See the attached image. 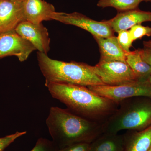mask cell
<instances>
[{"label": "cell", "mask_w": 151, "mask_h": 151, "mask_svg": "<svg viewBox=\"0 0 151 151\" xmlns=\"http://www.w3.org/2000/svg\"><path fill=\"white\" fill-rule=\"evenodd\" d=\"M145 48L149 49L151 50V40L148 41H145L143 42Z\"/></svg>", "instance_id": "24"}, {"label": "cell", "mask_w": 151, "mask_h": 151, "mask_svg": "<svg viewBox=\"0 0 151 151\" xmlns=\"http://www.w3.org/2000/svg\"><path fill=\"white\" fill-rule=\"evenodd\" d=\"M25 21L22 3L0 0V34L14 30Z\"/></svg>", "instance_id": "10"}, {"label": "cell", "mask_w": 151, "mask_h": 151, "mask_svg": "<svg viewBox=\"0 0 151 151\" xmlns=\"http://www.w3.org/2000/svg\"><path fill=\"white\" fill-rule=\"evenodd\" d=\"M52 20L80 28L90 33L94 37L107 38L114 36V32L105 21H97L77 12L71 13L56 12Z\"/></svg>", "instance_id": "7"}, {"label": "cell", "mask_w": 151, "mask_h": 151, "mask_svg": "<svg viewBox=\"0 0 151 151\" xmlns=\"http://www.w3.org/2000/svg\"><path fill=\"white\" fill-rule=\"evenodd\" d=\"M133 41L141 39L145 36H151V27L144 26L141 24L136 25L131 28L130 30Z\"/></svg>", "instance_id": "19"}, {"label": "cell", "mask_w": 151, "mask_h": 151, "mask_svg": "<svg viewBox=\"0 0 151 151\" xmlns=\"http://www.w3.org/2000/svg\"><path fill=\"white\" fill-rule=\"evenodd\" d=\"M58 149L52 141L45 138H40L31 151H57Z\"/></svg>", "instance_id": "20"}, {"label": "cell", "mask_w": 151, "mask_h": 151, "mask_svg": "<svg viewBox=\"0 0 151 151\" xmlns=\"http://www.w3.org/2000/svg\"><path fill=\"white\" fill-rule=\"evenodd\" d=\"M143 1H145L146 2H151V0H143Z\"/></svg>", "instance_id": "27"}, {"label": "cell", "mask_w": 151, "mask_h": 151, "mask_svg": "<svg viewBox=\"0 0 151 151\" xmlns=\"http://www.w3.org/2000/svg\"><path fill=\"white\" fill-rule=\"evenodd\" d=\"M46 123L52 142L59 149L77 143L90 144L103 133V124L57 107L50 108Z\"/></svg>", "instance_id": "2"}, {"label": "cell", "mask_w": 151, "mask_h": 151, "mask_svg": "<svg viewBox=\"0 0 151 151\" xmlns=\"http://www.w3.org/2000/svg\"><path fill=\"white\" fill-rule=\"evenodd\" d=\"M141 55L144 61L151 66V50L149 49H141Z\"/></svg>", "instance_id": "23"}, {"label": "cell", "mask_w": 151, "mask_h": 151, "mask_svg": "<svg viewBox=\"0 0 151 151\" xmlns=\"http://www.w3.org/2000/svg\"><path fill=\"white\" fill-rule=\"evenodd\" d=\"M135 97L122 100L115 113L103 124V133L123 130L140 131L151 126V99Z\"/></svg>", "instance_id": "4"}, {"label": "cell", "mask_w": 151, "mask_h": 151, "mask_svg": "<svg viewBox=\"0 0 151 151\" xmlns=\"http://www.w3.org/2000/svg\"><path fill=\"white\" fill-rule=\"evenodd\" d=\"M36 49L32 44L14 30L0 34V59L15 56L21 62L27 59Z\"/></svg>", "instance_id": "8"}, {"label": "cell", "mask_w": 151, "mask_h": 151, "mask_svg": "<svg viewBox=\"0 0 151 151\" xmlns=\"http://www.w3.org/2000/svg\"><path fill=\"white\" fill-rule=\"evenodd\" d=\"M88 88L100 96L119 103L122 100L135 97L151 99V84L148 79H137L115 86L97 85Z\"/></svg>", "instance_id": "5"}, {"label": "cell", "mask_w": 151, "mask_h": 151, "mask_svg": "<svg viewBox=\"0 0 151 151\" xmlns=\"http://www.w3.org/2000/svg\"><path fill=\"white\" fill-rule=\"evenodd\" d=\"M104 21L113 31L118 33L121 31L127 30L144 22H151V12L135 9L120 12L113 18Z\"/></svg>", "instance_id": "11"}, {"label": "cell", "mask_w": 151, "mask_h": 151, "mask_svg": "<svg viewBox=\"0 0 151 151\" xmlns=\"http://www.w3.org/2000/svg\"><path fill=\"white\" fill-rule=\"evenodd\" d=\"M90 145L87 143H77L58 149L57 151H89Z\"/></svg>", "instance_id": "22"}, {"label": "cell", "mask_w": 151, "mask_h": 151, "mask_svg": "<svg viewBox=\"0 0 151 151\" xmlns=\"http://www.w3.org/2000/svg\"><path fill=\"white\" fill-rule=\"evenodd\" d=\"M45 85L52 97L69 111L92 122L104 124L119 107V103L100 96L87 86L65 83Z\"/></svg>", "instance_id": "1"}, {"label": "cell", "mask_w": 151, "mask_h": 151, "mask_svg": "<svg viewBox=\"0 0 151 151\" xmlns=\"http://www.w3.org/2000/svg\"><path fill=\"white\" fill-rule=\"evenodd\" d=\"M99 46L101 61H120L126 62V52L115 35L107 38L94 37Z\"/></svg>", "instance_id": "13"}, {"label": "cell", "mask_w": 151, "mask_h": 151, "mask_svg": "<svg viewBox=\"0 0 151 151\" xmlns=\"http://www.w3.org/2000/svg\"><path fill=\"white\" fill-rule=\"evenodd\" d=\"M126 63L134 72L139 79H148L151 74V66L144 61L141 49L126 52Z\"/></svg>", "instance_id": "16"}, {"label": "cell", "mask_w": 151, "mask_h": 151, "mask_svg": "<svg viewBox=\"0 0 151 151\" xmlns=\"http://www.w3.org/2000/svg\"><path fill=\"white\" fill-rule=\"evenodd\" d=\"M124 135V151H148L151 147V126L140 131H128Z\"/></svg>", "instance_id": "14"}, {"label": "cell", "mask_w": 151, "mask_h": 151, "mask_svg": "<svg viewBox=\"0 0 151 151\" xmlns=\"http://www.w3.org/2000/svg\"><path fill=\"white\" fill-rule=\"evenodd\" d=\"M124 135L103 133L90 143L89 151H124Z\"/></svg>", "instance_id": "15"}, {"label": "cell", "mask_w": 151, "mask_h": 151, "mask_svg": "<svg viewBox=\"0 0 151 151\" xmlns=\"http://www.w3.org/2000/svg\"><path fill=\"white\" fill-rule=\"evenodd\" d=\"M148 79L149 82H150V83L151 84V74L150 75V76H149Z\"/></svg>", "instance_id": "26"}, {"label": "cell", "mask_w": 151, "mask_h": 151, "mask_svg": "<svg viewBox=\"0 0 151 151\" xmlns=\"http://www.w3.org/2000/svg\"><path fill=\"white\" fill-rule=\"evenodd\" d=\"M37 59L41 71L45 79V84L65 83L88 86L105 85L93 72L91 65L71 61H60L38 52Z\"/></svg>", "instance_id": "3"}, {"label": "cell", "mask_w": 151, "mask_h": 151, "mask_svg": "<svg viewBox=\"0 0 151 151\" xmlns=\"http://www.w3.org/2000/svg\"><path fill=\"white\" fill-rule=\"evenodd\" d=\"M143 0H99L97 3L99 7H113L120 12L138 8Z\"/></svg>", "instance_id": "17"}, {"label": "cell", "mask_w": 151, "mask_h": 151, "mask_svg": "<svg viewBox=\"0 0 151 151\" xmlns=\"http://www.w3.org/2000/svg\"><path fill=\"white\" fill-rule=\"evenodd\" d=\"M148 151H151V147L150 148V149H149V150H148Z\"/></svg>", "instance_id": "28"}, {"label": "cell", "mask_w": 151, "mask_h": 151, "mask_svg": "<svg viewBox=\"0 0 151 151\" xmlns=\"http://www.w3.org/2000/svg\"><path fill=\"white\" fill-rule=\"evenodd\" d=\"M22 37L31 42L38 52L47 54L50 50V38L42 23L35 24L25 21L15 29Z\"/></svg>", "instance_id": "9"}, {"label": "cell", "mask_w": 151, "mask_h": 151, "mask_svg": "<svg viewBox=\"0 0 151 151\" xmlns=\"http://www.w3.org/2000/svg\"><path fill=\"white\" fill-rule=\"evenodd\" d=\"M10 1H13L17 2L22 3L24 0H10Z\"/></svg>", "instance_id": "25"}, {"label": "cell", "mask_w": 151, "mask_h": 151, "mask_svg": "<svg viewBox=\"0 0 151 151\" xmlns=\"http://www.w3.org/2000/svg\"><path fill=\"white\" fill-rule=\"evenodd\" d=\"M26 132H17L12 134L0 138V151H3L17 139L26 134Z\"/></svg>", "instance_id": "21"}, {"label": "cell", "mask_w": 151, "mask_h": 151, "mask_svg": "<svg viewBox=\"0 0 151 151\" xmlns=\"http://www.w3.org/2000/svg\"><path fill=\"white\" fill-rule=\"evenodd\" d=\"M117 37L119 44L126 52L130 51V48L132 46L133 41L129 30L121 31L118 33Z\"/></svg>", "instance_id": "18"}, {"label": "cell", "mask_w": 151, "mask_h": 151, "mask_svg": "<svg viewBox=\"0 0 151 151\" xmlns=\"http://www.w3.org/2000/svg\"><path fill=\"white\" fill-rule=\"evenodd\" d=\"M91 68L105 85L115 86L139 79L127 63L101 61Z\"/></svg>", "instance_id": "6"}, {"label": "cell", "mask_w": 151, "mask_h": 151, "mask_svg": "<svg viewBox=\"0 0 151 151\" xmlns=\"http://www.w3.org/2000/svg\"><path fill=\"white\" fill-rule=\"evenodd\" d=\"M22 4L26 21L33 23L52 20L56 13L54 6L44 0H24Z\"/></svg>", "instance_id": "12"}]
</instances>
